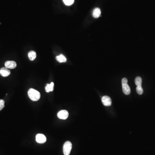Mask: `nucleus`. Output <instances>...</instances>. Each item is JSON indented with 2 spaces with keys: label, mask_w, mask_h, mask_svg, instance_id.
I'll list each match as a JSON object with an SVG mask.
<instances>
[{
  "label": "nucleus",
  "mask_w": 155,
  "mask_h": 155,
  "mask_svg": "<svg viewBox=\"0 0 155 155\" xmlns=\"http://www.w3.org/2000/svg\"><path fill=\"white\" fill-rule=\"evenodd\" d=\"M28 96L31 100L33 101H37L40 99L41 95L39 91L30 88L28 91Z\"/></svg>",
  "instance_id": "nucleus-1"
},
{
  "label": "nucleus",
  "mask_w": 155,
  "mask_h": 155,
  "mask_svg": "<svg viewBox=\"0 0 155 155\" xmlns=\"http://www.w3.org/2000/svg\"><path fill=\"white\" fill-rule=\"evenodd\" d=\"M72 148V144L70 141H66L63 146V153L64 155H70Z\"/></svg>",
  "instance_id": "nucleus-2"
},
{
  "label": "nucleus",
  "mask_w": 155,
  "mask_h": 155,
  "mask_svg": "<svg viewBox=\"0 0 155 155\" xmlns=\"http://www.w3.org/2000/svg\"><path fill=\"white\" fill-rule=\"evenodd\" d=\"M102 103L106 107H109L112 105V100L110 97L107 96H104L102 97Z\"/></svg>",
  "instance_id": "nucleus-3"
},
{
  "label": "nucleus",
  "mask_w": 155,
  "mask_h": 155,
  "mask_svg": "<svg viewBox=\"0 0 155 155\" xmlns=\"http://www.w3.org/2000/svg\"><path fill=\"white\" fill-rule=\"evenodd\" d=\"M57 116L60 119L65 120L68 117V112L66 110H60L57 113Z\"/></svg>",
  "instance_id": "nucleus-4"
},
{
  "label": "nucleus",
  "mask_w": 155,
  "mask_h": 155,
  "mask_svg": "<svg viewBox=\"0 0 155 155\" xmlns=\"http://www.w3.org/2000/svg\"><path fill=\"white\" fill-rule=\"evenodd\" d=\"M47 140L46 137L44 134H39L36 136V141L39 144H44L45 143Z\"/></svg>",
  "instance_id": "nucleus-5"
},
{
  "label": "nucleus",
  "mask_w": 155,
  "mask_h": 155,
  "mask_svg": "<svg viewBox=\"0 0 155 155\" xmlns=\"http://www.w3.org/2000/svg\"><path fill=\"white\" fill-rule=\"evenodd\" d=\"M5 66L9 69H14L16 67V63L14 61H7L5 62Z\"/></svg>",
  "instance_id": "nucleus-6"
},
{
  "label": "nucleus",
  "mask_w": 155,
  "mask_h": 155,
  "mask_svg": "<svg viewBox=\"0 0 155 155\" xmlns=\"http://www.w3.org/2000/svg\"><path fill=\"white\" fill-rule=\"evenodd\" d=\"M0 74L3 77H8L10 74V70L6 67H3L0 70Z\"/></svg>",
  "instance_id": "nucleus-7"
},
{
  "label": "nucleus",
  "mask_w": 155,
  "mask_h": 155,
  "mask_svg": "<svg viewBox=\"0 0 155 155\" xmlns=\"http://www.w3.org/2000/svg\"><path fill=\"white\" fill-rule=\"evenodd\" d=\"M122 88L123 93L126 95H129L131 93L130 88L128 84H122Z\"/></svg>",
  "instance_id": "nucleus-8"
},
{
  "label": "nucleus",
  "mask_w": 155,
  "mask_h": 155,
  "mask_svg": "<svg viewBox=\"0 0 155 155\" xmlns=\"http://www.w3.org/2000/svg\"><path fill=\"white\" fill-rule=\"evenodd\" d=\"M54 83L53 82H51L50 84H46L45 89V91L46 92L49 93V92H51L53 91V88H54Z\"/></svg>",
  "instance_id": "nucleus-9"
},
{
  "label": "nucleus",
  "mask_w": 155,
  "mask_h": 155,
  "mask_svg": "<svg viewBox=\"0 0 155 155\" xmlns=\"http://www.w3.org/2000/svg\"><path fill=\"white\" fill-rule=\"evenodd\" d=\"M101 10L99 8H96L93 10V16L95 18H98L101 16Z\"/></svg>",
  "instance_id": "nucleus-10"
},
{
  "label": "nucleus",
  "mask_w": 155,
  "mask_h": 155,
  "mask_svg": "<svg viewBox=\"0 0 155 155\" xmlns=\"http://www.w3.org/2000/svg\"><path fill=\"white\" fill-rule=\"evenodd\" d=\"M56 59L60 63H65L67 61V59L66 58V57L63 54H60L59 56H57Z\"/></svg>",
  "instance_id": "nucleus-11"
},
{
  "label": "nucleus",
  "mask_w": 155,
  "mask_h": 155,
  "mask_svg": "<svg viewBox=\"0 0 155 155\" xmlns=\"http://www.w3.org/2000/svg\"><path fill=\"white\" fill-rule=\"evenodd\" d=\"M28 57L31 61L35 60L36 57V52L34 51H30L28 53Z\"/></svg>",
  "instance_id": "nucleus-12"
},
{
  "label": "nucleus",
  "mask_w": 155,
  "mask_h": 155,
  "mask_svg": "<svg viewBox=\"0 0 155 155\" xmlns=\"http://www.w3.org/2000/svg\"><path fill=\"white\" fill-rule=\"evenodd\" d=\"M134 82H135V84H136L137 86H141L142 80V78L141 77H136V78H135Z\"/></svg>",
  "instance_id": "nucleus-13"
},
{
  "label": "nucleus",
  "mask_w": 155,
  "mask_h": 155,
  "mask_svg": "<svg viewBox=\"0 0 155 155\" xmlns=\"http://www.w3.org/2000/svg\"><path fill=\"white\" fill-rule=\"evenodd\" d=\"M137 92L139 95H141L143 94L144 90L141 86H137L136 88Z\"/></svg>",
  "instance_id": "nucleus-14"
},
{
  "label": "nucleus",
  "mask_w": 155,
  "mask_h": 155,
  "mask_svg": "<svg viewBox=\"0 0 155 155\" xmlns=\"http://www.w3.org/2000/svg\"><path fill=\"white\" fill-rule=\"evenodd\" d=\"M63 1L66 5L70 6L74 3V0H63Z\"/></svg>",
  "instance_id": "nucleus-15"
},
{
  "label": "nucleus",
  "mask_w": 155,
  "mask_h": 155,
  "mask_svg": "<svg viewBox=\"0 0 155 155\" xmlns=\"http://www.w3.org/2000/svg\"><path fill=\"white\" fill-rule=\"evenodd\" d=\"M4 101L3 100H0V111L4 108Z\"/></svg>",
  "instance_id": "nucleus-16"
},
{
  "label": "nucleus",
  "mask_w": 155,
  "mask_h": 155,
  "mask_svg": "<svg viewBox=\"0 0 155 155\" xmlns=\"http://www.w3.org/2000/svg\"><path fill=\"white\" fill-rule=\"evenodd\" d=\"M122 84H127L128 83V79L126 78H123L122 79Z\"/></svg>",
  "instance_id": "nucleus-17"
}]
</instances>
